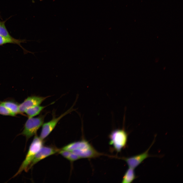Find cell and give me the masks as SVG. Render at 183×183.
<instances>
[{"label": "cell", "mask_w": 183, "mask_h": 183, "mask_svg": "<svg viewBox=\"0 0 183 183\" xmlns=\"http://www.w3.org/2000/svg\"><path fill=\"white\" fill-rule=\"evenodd\" d=\"M43 140L35 135L30 145L24 160L19 170L12 178L20 174L23 171L27 172L34 156L40 148L43 146Z\"/></svg>", "instance_id": "cell-1"}, {"label": "cell", "mask_w": 183, "mask_h": 183, "mask_svg": "<svg viewBox=\"0 0 183 183\" xmlns=\"http://www.w3.org/2000/svg\"><path fill=\"white\" fill-rule=\"evenodd\" d=\"M47 97H42L35 96L28 97L23 102L19 104V113H24L27 109L40 105Z\"/></svg>", "instance_id": "cell-6"}, {"label": "cell", "mask_w": 183, "mask_h": 183, "mask_svg": "<svg viewBox=\"0 0 183 183\" xmlns=\"http://www.w3.org/2000/svg\"><path fill=\"white\" fill-rule=\"evenodd\" d=\"M25 41H26L25 40L17 39L13 37L11 38L6 37L0 35V45L8 43L17 44L22 48L24 51L25 52H26V53L29 52L33 54L32 52L26 51L21 45V43L24 42Z\"/></svg>", "instance_id": "cell-9"}, {"label": "cell", "mask_w": 183, "mask_h": 183, "mask_svg": "<svg viewBox=\"0 0 183 183\" xmlns=\"http://www.w3.org/2000/svg\"><path fill=\"white\" fill-rule=\"evenodd\" d=\"M128 135L124 129H116L110 133L109 144L117 152H120L127 144Z\"/></svg>", "instance_id": "cell-2"}, {"label": "cell", "mask_w": 183, "mask_h": 183, "mask_svg": "<svg viewBox=\"0 0 183 183\" xmlns=\"http://www.w3.org/2000/svg\"><path fill=\"white\" fill-rule=\"evenodd\" d=\"M44 117L45 116L42 115L36 117L28 118L20 134L25 136L27 140L36 135L38 129L43 124Z\"/></svg>", "instance_id": "cell-3"}, {"label": "cell", "mask_w": 183, "mask_h": 183, "mask_svg": "<svg viewBox=\"0 0 183 183\" xmlns=\"http://www.w3.org/2000/svg\"><path fill=\"white\" fill-rule=\"evenodd\" d=\"M154 143V142L149 148L143 153L130 157H124L122 159L126 162L129 167L134 169L144 160L150 156L148 154V151Z\"/></svg>", "instance_id": "cell-7"}, {"label": "cell", "mask_w": 183, "mask_h": 183, "mask_svg": "<svg viewBox=\"0 0 183 183\" xmlns=\"http://www.w3.org/2000/svg\"><path fill=\"white\" fill-rule=\"evenodd\" d=\"M73 111V109L72 108H71L59 116L57 117L53 118L50 121L43 123L42 125L39 138L42 140L45 139L54 129L60 120Z\"/></svg>", "instance_id": "cell-4"}, {"label": "cell", "mask_w": 183, "mask_h": 183, "mask_svg": "<svg viewBox=\"0 0 183 183\" xmlns=\"http://www.w3.org/2000/svg\"><path fill=\"white\" fill-rule=\"evenodd\" d=\"M80 159L78 156L71 152L68 160L71 162H73Z\"/></svg>", "instance_id": "cell-14"}, {"label": "cell", "mask_w": 183, "mask_h": 183, "mask_svg": "<svg viewBox=\"0 0 183 183\" xmlns=\"http://www.w3.org/2000/svg\"><path fill=\"white\" fill-rule=\"evenodd\" d=\"M60 149L53 146H42L34 156L28 168V171L41 160L58 152Z\"/></svg>", "instance_id": "cell-5"}, {"label": "cell", "mask_w": 183, "mask_h": 183, "mask_svg": "<svg viewBox=\"0 0 183 183\" xmlns=\"http://www.w3.org/2000/svg\"><path fill=\"white\" fill-rule=\"evenodd\" d=\"M0 114L4 116H13L12 113L8 108L1 104Z\"/></svg>", "instance_id": "cell-13"}, {"label": "cell", "mask_w": 183, "mask_h": 183, "mask_svg": "<svg viewBox=\"0 0 183 183\" xmlns=\"http://www.w3.org/2000/svg\"><path fill=\"white\" fill-rule=\"evenodd\" d=\"M46 106L36 105L27 109L25 112L28 118L33 117L38 115Z\"/></svg>", "instance_id": "cell-11"}, {"label": "cell", "mask_w": 183, "mask_h": 183, "mask_svg": "<svg viewBox=\"0 0 183 183\" xmlns=\"http://www.w3.org/2000/svg\"><path fill=\"white\" fill-rule=\"evenodd\" d=\"M5 21H0V35L4 37L11 38L12 37L9 34L5 25Z\"/></svg>", "instance_id": "cell-12"}, {"label": "cell", "mask_w": 183, "mask_h": 183, "mask_svg": "<svg viewBox=\"0 0 183 183\" xmlns=\"http://www.w3.org/2000/svg\"><path fill=\"white\" fill-rule=\"evenodd\" d=\"M136 178V177L134 169L129 167L124 175L121 182L123 183H131Z\"/></svg>", "instance_id": "cell-10"}, {"label": "cell", "mask_w": 183, "mask_h": 183, "mask_svg": "<svg viewBox=\"0 0 183 183\" xmlns=\"http://www.w3.org/2000/svg\"><path fill=\"white\" fill-rule=\"evenodd\" d=\"M0 104L8 108L12 113L13 116L19 113V104L16 102L12 101H0Z\"/></svg>", "instance_id": "cell-8"}]
</instances>
